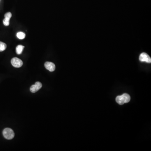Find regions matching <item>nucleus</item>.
<instances>
[{
    "label": "nucleus",
    "mask_w": 151,
    "mask_h": 151,
    "mask_svg": "<svg viewBox=\"0 0 151 151\" xmlns=\"http://www.w3.org/2000/svg\"><path fill=\"white\" fill-rule=\"evenodd\" d=\"M131 97L128 94H123L120 96L116 97L115 100L120 105H122L125 103H128L130 101Z\"/></svg>",
    "instance_id": "obj_1"
},
{
    "label": "nucleus",
    "mask_w": 151,
    "mask_h": 151,
    "mask_svg": "<svg viewBox=\"0 0 151 151\" xmlns=\"http://www.w3.org/2000/svg\"><path fill=\"white\" fill-rule=\"evenodd\" d=\"M3 136L6 139H12L14 136V133L12 129L9 128H6L4 129L3 132Z\"/></svg>",
    "instance_id": "obj_2"
},
{
    "label": "nucleus",
    "mask_w": 151,
    "mask_h": 151,
    "mask_svg": "<svg viewBox=\"0 0 151 151\" xmlns=\"http://www.w3.org/2000/svg\"><path fill=\"white\" fill-rule=\"evenodd\" d=\"M11 64L13 67L16 68H19L23 65V62L21 59L17 58H13L11 60Z\"/></svg>",
    "instance_id": "obj_3"
},
{
    "label": "nucleus",
    "mask_w": 151,
    "mask_h": 151,
    "mask_svg": "<svg viewBox=\"0 0 151 151\" xmlns=\"http://www.w3.org/2000/svg\"><path fill=\"white\" fill-rule=\"evenodd\" d=\"M139 59L141 62H145L147 63H151V58L150 56L146 53H143L141 54Z\"/></svg>",
    "instance_id": "obj_4"
},
{
    "label": "nucleus",
    "mask_w": 151,
    "mask_h": 151,
    "mask_svg": "<svg viewBox=\"0 0 151 151\" xmlns=\"http://www.w3.org/2000/svg\"><path fill=\"white\" fill-rule=\"evenodd\" d=\"M42 84L40 82L37 81L36 82L35 84L31 86L30 87V91L32 93H35L38 91L39 90L42 88Z\"/></svg>",
    "instance_id": "obj_5"
},
{
    "label": "nucleus",
    "mask_w": 151,
    "mask_h": 151,
    "mask_svg": "<svg viewBox=\"0 0 151 151\" xmlns=\"http://www.w3.org/2000/svg\"><path fill=\"white\" fill-rule=\"evenodd\" d=\"M11 17L12 14L11 12H8L5 14V19L3 20V23L5 26H8L9 25V21Z\"/></svg>",
    "instance_id": "obj_6"
},
{
    "label": "nucleus",
    "mask_w": 151,
    "mask_h": 151,
    "mask_svg": "<svg viewBox=\"0 0 151 151\" xmlns=\"http://www.w3.org/2000/svg\"><path fill=\"white\" fill-rule=\"evenodd\" d=\"M45 66L47 70H49L50 72L54 71L56 69L55 65L53 63L50 62H46L45 64Z\"/></svg>",
    "instance_id": "obj_7"
},
{
    "label": "nucleus",
    "mask_w": 151,
    "mask_h": 151,
    "mask_svg": "<svg viewBox=\"0 0 151 151\" xmlns=\"http://www.w3.org/2000/svg\"><path fill=\"white\" fill-rule=\"evenodd\" d=\"M24 48V47L22 45H18L16 47V53L18 55H20L22 53L23 49Z\"/></svg>",
    "instance_id": "obj_8"
},
{
    "label": "nucleus",
    "mask_w": 151,
    "mask_h": 151,
    "mask_svg": "<svg viewBox=\"0 0 151 151\" xmlns=\"http://www.w3.org/2000/svg\"><path fill=\"white\" fill-rule=\"evenodd\" d=\"M7 45L3 42H0V52L3 51L6 49Z\"/></svg>",
    "instance_id": "obj_9"
},
{
    "label": "nucleus",
    "mask_w": 151,
    "mask_h": 151,
    "mask_svg": "<svg viewBox=\"0 0 151 151\" xmlns=\"http://www.w3.org/2000/svg\"><path fill=\"white\" fill-rule=\"evenodd\" d=\"M17 36L18 38L19 39H23L25 38L26 35H25V33H24L23 32H20L17 33Z\"/></svg>",
    "instance_id": "obj_10"
}]
</instances>
